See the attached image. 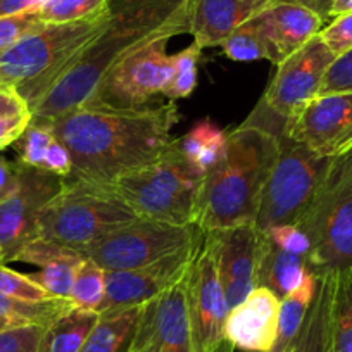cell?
Returning <instances> with one entry per match:
<instances>
[{"instance_id":"cell-1","label":"cell","mask_w":352,"mask_h":352,"mask_svg":"<svg viewBox=\"0 0 352 352\" xmlns=\"http://www.w3.org/2000/svg\"><path fill=\"white\" fill-rule=\"evenodd\" d=\"M178 120V107L169 100L144 109L80 106L47 126L73 159L67 178L113 185L161 157L173 144Z\"/></svg>"},{"instance_id":"cell-2","label":"cell","mask_w":352,"mask_h":352,"mask_svg":"<svg viewBox=\"0 0 352 352\" xmlns=\"http://www.w3.org/2000/svg\"><path fill=\"white\" fill-rule=\"evenodd\" d=\"M188 33V0H111L109 19L30 109L32 124H49L78 109L104 74L133 50Z\"/></svg>"},{"instance_id":"cell-3","label":"cell","mask_w":352,"mask_h":352,"mask_svg":"<svg viewBox=\"0 0 352 352\" xmlns=\"http://www.w3.org/2000/svg\"><path fill=\"white\" fill-rule=\"evenodd\" d=\"M278 133L250 116L230 131L225 155L202 178L195 216L199 230L214 232L256 221L278 154Z\"/></svg>"},{"instance_id":"cell-4","label":"cell","mask_w":352,"mask_h":352,"mask_svg":"<svg viewBox=\"0 0 352 352\" xmlns=\"http://www.w3.org/2000/svg\"><path fill=\"white\" fill-rule=\"evenodd\" d=\"M107 19L109 8L80 21L40 26L0 56V87L14 88L32 109Z\"/></svg>"},{"instance_id":"cell-5","label":"cell","mask_w":352,"mask_h":352,"mask_svg":"<svg viewBox=\"0 0 352 352\" xmlns=\"http://www.w3.org/2000/svg\"><path fill=\"white\" fill-rule=\"evenodd\" d=\"M138 218L113 185L66 178L59 194L40 214L35 239L83 252L106 233Z\"/></svg>"},{"instance_id":"cell-6","label":"cell","mask_w":352,"mask_h":352,"mask_svg":"<svg viewBox=\"0 0 352 352\" xmlns=\"http://www.w3.org/2000/svg\"><path fill=\"white\" fill-rule=\"evenodd\" d=\"M202 178L173 142L161 157L118 178L113 187L140 218L195 225Z\"/></svg>"},{"instance_id":"cell-7","label":"cell","mask_w":352,"mask_h":352,"mask_svg":"<svg viewBox=\"0 0 352 352\" xmlns=\"http://www.w3.org/2000/svg\"><path fill=\"white\" fill-rule=\"evenodd\" d=\"M309 240L307 268L314 275L352 266V151L335 157L323 185L297 223Z\"/></svg>"},{"instance_id":"cell-8","label":"cell","mask_w":352,"mask_h":352,"mask_svg":"<svg viewBox=\"0 0 352 352\" xmlns=\"http://www.w3.org/2000/svg\"><path fill=\"white\" fill-rule=\"evenodd\" d=\"M333 159L321 157L278 133V154L261 195L256 226L259 232L278 225H297L316 197Z\"/></svg>"},{"instance_id":"cell-9","label":"cell","mask_w":352,"mask_h":352,"mask_svg":"<svg viewBox=\"0 0 352 352\" xmlns=\"http://www.w3.org/2000/svg\"><path fill=\"white\" fill-rule=\"evenodd\" d=\"M169 38H159L118 60L83 106L109 109H144L162 104L173 78Z\"/></svg>"},{"instance_id":"cell-10","label":"cell","mask_w":352,"mask_h":352,"mask_svg":"<svg viewBox=\"0 0 352 352\" xmlns=\"http://www.w3.org/2000/svg\"><path fill=\"white\" fill-rule=\"evenodd\" d=\"M201 233L195 225L138 218L100 236L83 254L106 272L138 270L192 245Z\"/></svg>"},{"instance_id":"cell-11","label":"cell","mask_w":352,"mask_h":352,"mask_svg":"<svg viewBox=\"0 0 352 352\" xmlns=\"http://www.w3.org/2000/svg\"><path fill=\"white\" fill-rule=\"evenodd\" d=\"M187 307L190 323V352H233L226 337L230 307L219 282L214 250L202 232L187 272Z\"/></svg>"},{"instance_id":"cell-12","label":"cell","mask_w":352,"mask_h":352,"mask_svg":"<svg viewBox=\"0 0 352 352\" xmlns=\"http://www.w3.org/2000/svg\"><path fill=\"white\" fill-rule=\"evenodd\" d=\"M16 190L0 202V264L16 261L19 250L35 239L38 218L45 206L64 187L66 178L18 161Z\"/></svg>"},{"instance_id":"cell-13","label":"cell","mask_w":352,"mask_h":352,"mask_svg":"<svg viewBox=\"0 0 352 352\" xmlns=\"http://www.w3.org/2000/svg\"><path fill=\"white\" fill-rule=\"evenodd\" d=\"M335 59L333 52L316 35L276 66L261 102L276 116L292 120L320 96L321 83Z\"/></svg>"},{"instance_id":"cell-14","label":"cell","mask_w":352,"mask_h":352,"mask_svg":"<svg viewBox=\"0 0 352 352\" xmlns=\"http://www.w3.org/2000/svg\"><path fill=\"white\" fill-rule=\"evenodd\" d=\"M285 133L321 157H340L352 151V92L320 94L292 120Z\"/></svg>"},{"instance_id":"cell-15","label":"cell","mask_w":352,"mask_h":352,"mask_svg":"<svg viewBox=\"0 0 352 352\" xmlns=\"http://www.w3.org/2000/svg\"><path fill=\"white\" fill-rule=\"evenodd\" d=\"M201 236L192 245L144 268L106 272V296L100 304L99 313L142 306L182 282L187 276L188 266L194 259Z\"/></svg>"},{"instance_id":"cell-16","label":"cell","mask_w":352,"mask_h":352,"mask_svg":"<svg viewBox=\"0 0 352 352\" xmlns=\"http://www.w3.org/2000/svg\"><path fill=\"white\" fill-rule=\"evenodd\" d=\"M130 352H190L187 276L142 306Z\"/></svg>"},{"instance_id":"cell-17","label":"cell","mask_w":352,"mask_h":352,"mask_svg":"<svg viewBox=\"0 0 352 352\" xmlns=\"http://www.w3.org/2000/svg\"><path fill=\"white\" fill-rule=\"evenodd\" d=\"M214 250L219 282L230 309L239 306L256 289V268L261 232L256 223L206 232Z\"/></svg>"},{"instance_id":"cell-18","label":"cell","mask_w":352,"mask_h":352,"mask_svg":"<svg viewBox=\"0 0 352 352\" xmlns=\"http://www.w3.org/2000/svg\"><path fill=\"white\" fill-rule=\"evenodd\" d=\"M280 297L264 287H256L245 300L230 309L226 337L243 352H270L278 331Z\"/></svg>"},{"instance_id":"cell-19","label":"cell","mask_w":352,"mask_h":352,"mask_svg":"<svg viewBox=\"0 0 352 352\" xmlns=\"http://www.w3.org/2000/svg\"><path fill=\"white\" fill-rule=\"evenodd\" d=\"M254 19L268 45V60L276 66L314 38L327 23L314 11L296 4H270Z\"/></svg>"},{"instance_id":"cell-20","label":"cell","mask_w":352,"mask_h":352,"mask_svg":"<svg viewBox=\"0 0 352 352\" xmlns=\"http://www.w3.org/2000/svg\"><path fill=\"white\" fill-rule=\"evenodd\" d=\"M266 6L268 0H188V33L202 50L221 47L239 26Z\"/></svg>"},{"instance_id":"cell-21","label":"cell","mask_w":352,"mask_h":352,"mask_svg":"<svg viewBox=\"0 0 352 352\" xmlns=\"http://www.w3.org/2000/svg\"><path fill=\"white\" fill-rule=\"evenodd\" d=\"M85 257L87 256L80 250L36 236L19 250L16 261L38 266L40 272L28 275L30 278L50 297L69 300L74 275Z\"/></svg>"},{"instance_id":"cell-22","label":"cell","mask_w":352,"mask_h":352,"mask_svg":"<svg viewBox=\"0 0 352 352\" xmlns=\"http://www.w3.org/2000/svg\"><path fill=\"white\" fill-rule=\"evenodd\" d=\"M307 272L309 268L306 256L282 249L266 233L261 232L256 287H264L283 299L304 282Z\"/></svg>"},{"instance_id":"cell-23","label":"cell","mask_w":352,"mask_h":352,"mask_svg":"<svg viewBox=\"0 0 352 352\" xmlns=\"http://www.w3.org/2000/svg\"><path fill=\"white\" fill-rule=\"evenodd\" d=\"M335 275H318V287L299 333L287 352H331V300Z\"/></svg>"},{"instance_id":"cell-24","label":"cell","mask_w":352,"mask_h":352,"mask_svg":"<svg viewBox=\"0 0 352 352\" xmlns=\"http://www.w3.org/2000/svg\"><path fill=\"white\" fill-rule=\"evenodd\" d=\"M142 306L99 313L80 352H130Z\"/></svg>"},{"instance_id":"cell-25","label":"cell","mask_w":352,"mask_h":352,"mask_svg":"<svg viewBox=\"0 0 352 352\" xmlns=\"http://www.w3.org/2000/svg\"><path fill=\"white\" fill-rule=\"evenodd\" d=\"M97 320V311L73 306L43 327L38 352H80Z\"/></svg>"},{"instance_id":"cell-26","label":"cell","mask_w":352,"mask_h":352,"mask_svg":"<svg viewBox=\"0 0 352 352\" xmlns=\"http://www.w3.org/2000/svg\"><path fill=\"white\" fill-rule=\"evenodd\" d=\"M176 142H178V147L184 152L187 161L192 164V168L199 175L204 176L225 155L228 133L209 120H202L197 124H194L184 138Z\"/></svg>"},{"instance_id":"cell-27","label":"cell","mask_w":352,"mask_h":352,"mask_svg":"<svg viewBox=\"0 0 352 352\" xmlns=\"http://www.w3.org/2000/svg\"><path fill=\"white\" fill-rule=\"evenodd\" d=\"M316 287L318 275H314L309 270L304 282L292 294L280 300L278 331H276L275 344L270 352H287L306 320V314L316 294Z\"/></svg>"},{"instance_id":"cell-28","label":"cell","mask_w":352,"mask_h":352,"mask_svg":"<svg viewBox=\"0 0 352 352\" xmlns=\"http://www.w3.org/2000/svg\"><path fill=\"white\" fill-rule=\"evenodd\" d=\"M331 352H352V266L335 275L331 300Z\"/></svg>"},{"instance_id":"cell-29","label":"cell","mask_w":352,"mask_h":352,"mask_svg":"<svg viewBox=\"0 0 352 352\" xmlns=\"http://www.w3.org/2000/svg\"><path fill=\"white\" fill-rule=\"evenodd\" d=\"M104 296H106V270L100 268L90 257H85L74 275L69 296L71 304L80 309L99 313Z\"/></svg>"},{"instance_id":"cell-30","label":"cell","mask_w":352,"mask_h":352,"mask_svg":"<svg viewBox=\"0 0 352 352\" xmlns=\"http://www.w3.org/2000/svg\"><path fill=\"white\" fill-rule=\"evenodd\" d=\"M223 54L236 63H252V60L270 59L268 45L257 26L256 19L250 18L242 26L235 30L225 42L221 43Z\"/></svg>"},{"instance_id":"cell-31","label":"cell","mask_w":352,"mask_h":352,"mask_svg":"<svg viewBox=\"0 0 352 352\" xmlns=\"http://www.w3.org/2000/svg\"><path fill=\"white\" fill-rule=\"evenodd\" d=\"M73 304L67 299H52L42 300V302H26V300L14 299V297L0 294V316L19 318V320L30 321V323L47 327L59 314L71 309Z\"/></svg>"},{"instance_id":"cell-32","label":"cell","mask_w":352,"mask_h":352,"mask_svg":"<svg viewBox=\"0 0 352 352\" xmlns=\"http://www.w3.org/2000/svg\"><path fill=\"white\" fill-rule=\"evenodd\" d=\"M202 49L197 43H192L182 52L173 56V78L164 99L176 102V100L188 99L197 87V66L201 60Z\"/></svg>"},{"instance_id":"cell-33","label":"cell","mask_w":352,"mask_h":352,"mask_svg":"<svg viewBox=\"0 0 352 352\" xmlns=\"http://www.w3.org/2000/svg\"><path fill=\"white\" fill-rule=\"evenodd\" d=\"M111 0H47L38 9V18L45 25L73 23L92 18L109 8Z\"/></svg>"},{"instance_id":"cell-34","label":"cell","mask_w":352,"mask_h":352,"mask_svg":"<svg viewBox=\"0 0 352 352\" xmlns=\"http://www.w3.org/2000/svg\"><path fill=\"white\" fill-rule=\"evenodd\" d=\"M56 140L52 130L47 124H32L26 126L21 137L14 142V148L18 152L19 162L32 168H42L49 147Z\"/></svg>"},{"instance_id":"cell-35","label":"cell","mask_w":352,"mask_h":352,"mask_svg":"<svg viewBox=\"0 0 352 352\" xmlns=\"http://www.w3.org/2000/svg\"><path fill=\"white\" fill-rule=\"evenodd\" d=\"M0 294L26 300V302H42V300L52 299L28 275L14 272V270L8 268L6 264H0Z\"/></svg>"},{"instance_id":"cell-36","label":"cell","mask_w":352,"mask_h":352,"mask_svg":"<svg viewBox=\"0 0 352 352\" xmlns=\"http://www.w3.org/2000/svg\"><path fill=\"white\" fill-rule=\"evenodd\" d=\"M43 25L36 11L0 18V56Z\"/></svg>"},{"instance_id":"cell-37","label":"cell","mask_w":352,"mask_h":352,"mask_svg":"<svg viewBox=\"0 0 352 352\" xmlns=\"http://www.w3.org/2000/svg\"><path fill=\"white\" fill-rule=\"evenodd\" d=\"M43 327L36 323L19 324L0 331V352H38Z\"/></svg>"},{"instance_id":"cell-38","label":"cell","mask_w":352,"mask_h":352,"mask_svg":"<svg viewBox=\"0 0 352 352\" xmlns=\"http://www.w3.org/2000/svg\"><path fill=\"white\" fill-rule=\"evenodd\" d=\"M318 35L335 57L344 56L345 52L352 50V12L330 19V23L323 26Z\"/></svg>"},{"instance_id":"cell-39","label":"cell","mask_w":352,"mask_h":352,"mask_svg":"<svg viewBox=\"0 0 352 352\" xmlns=\"http://www.w3.org/2000/svg\"><path fill=\"white\" fill-rule=\"evenodd\" d=\"M352 92V50L337 57L328 69L320 94Z\"/></svg>"},{"instance_id":"cell-40","label":"cell","mask_w":352,"mask_h":352,"mask_svg":"<svg viewBox=\"0 0 352 352\" xmlns=\"http://www.w3.org/2000/svg\"><path fill=\"white\" fill-rule=\"evenodd\" d=\"M263 233H266L276 245L289 252L300 254V256H307L309 252V240L297 225H278Z\"/></svg>"},{"instance_id":"cell-41","label":"cell","mask_w":352,"mask_h":352,"mask_svg":"<svg viewBox=\"0 0 352 352\" xmlns=\"http://www.w3.org/2000/svg\"><path fill=\"white\" fill-rule=\"evenodd\" d=\"M56 137V135H54ZM42 169H47L50 173H56V175L67 178L73 171V159H71L69 151L66 148V145L63 142L56 140L52 142V145L49 147L45 155V161H43Z\"/></svg>"},{"instance_id":"cell-42","label":"cell","mask_w":352,"mask_h":352,"mask_svg":"<svg viewBox=\"0 0 352 352\" xmlns=\"http://www.w3.org/2000/svg\"><path fill=\"white\" fill-rule=\"evenodd\" d=\"M21 114H30L28 104L21 99L14 88L0 87V121Z\"/></svg>"},{"instance_id":"cell-43","label":"cell","mask_w":352,"mask_h":352,"mask_svg":"<svg viewBox=\"0 0 352 352\" xmlns=\"http://www.w3.org/2000/svg\"><path fill=\"white\" fill-rule=\"evenodd\" d=\"M30 120H32V114H21V116L0 121V151L8 148L21 137V133L30 124Z\"/></svg>"},{"instance_id":"cell-44","label":"cell","mask_w":352,"mask_h":352,"mask_svg":"<svg viewBox=\"0 0 352 352\" xmlns=\"http://www.w3.org/2000/svg\"><path fill=\"white\" fill-rule=\"evenodd\" d=\"M19 182L18 162L0 157V202H4L16 190Z\"/></svg>"},{"instance_id":"cell-45","label":"cell","mask_w":352,"mask_h":352,"mask_svg":"<svg viewBox=\"0 0 352 352\" xmlns=\"http://www.w3.org/2000/svg\"><path fill=\"white\" fill-rule=\"evenodd\" d=\"M47 0H0V18L38 11Z\"/></svg>"},{"instance_id":"cell-46","label":"cell","mask_w":352,"mask_h":352,"mask_svg":"<svg viewBox=\"0 0 352 352\" xmlns=\"http://www.w3.org/2000/svg\"><path fill=\"white\" fill-rule=\"evenodd\" d=\"M270 4H296L302 8L311 9L316 14H320L324 21L330 19V9L333 0H268Z\"/></svg>"},{"instance_id":"cell-47","label":"cell","mask_w":352,"mask_h":352,"mask_svg":"<svg viewBox=\"0 0 352 352\" xmlns=\"http://www.w3.org/2000/svg\"><path fill=\"white\" fill-rule=\"evenodd\" d=\"M345 12H352V0H333L330 9V19L345 14Z\"/></svg>"},{"instance_id":"cell-48","label":"cell","mask_w":352,"mask_h":352,"mask_svg":"<svg viewBox=\"0 0 352 352\" xmlns=\"http://www.w3.org/2000/svg\"><path fill=\"white\" fill-rule=\"evenodd\" d=\"M30 321L19 320V318H11V316H0V331L8 330V328L19 327V324H26Z\"/></svg>"}]
</instances>
